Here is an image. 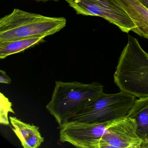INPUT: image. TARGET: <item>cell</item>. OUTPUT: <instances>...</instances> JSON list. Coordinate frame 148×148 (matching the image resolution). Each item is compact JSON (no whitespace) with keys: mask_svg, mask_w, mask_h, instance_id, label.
Here are the masks:
<instances>
[{"mask_svg":"<svg viewBox=\"0 0 148 148\" xmlns=\"http://www.w3.org/2000/svg\"><path fill=\"white\" fill-rule=\"evenodd\" d=\"M114 80L121 91L139 98L148 97V53L131 35L119 59Z\"/></svg>","mask_w":148,"mask_h":148,"instance_id":"1","label":"cell"},{"mask_svg":"<svg viewBox=\"0 0 148 148\" xmlns=\"http://www.w3.org/2000/svg\"><path fill=\"white\" fill-rule=\"evenodd\" d=\"M64 17H50L15 8L0 19V42L53 35L66 25Z\"/></svg>","mask_w":148,"mask_h":148,"instance_id":"2","label":"cell"},{"mask_svg":"<svg viewBox=\"0 0 148 148\" xmlns=\"http://www.w3.org/2000/svg\"><path fill=\"white\" fill-rule=\"evenodd\" d=\"M103 92L98 82L56 81L51 101L46 108L59 125V128L70 117Z\"/></svg>","mask_w":148,"mask_h":148,"instance_id":"3","label":"cell"},{"mask_svg":"<svg viewBox=\"0 0 148 148\" xmlns=\"http://www.w3.org/2000/svg\"><path fill=\"white\" fill-rule=\"evenodd\" d=\"M136 97L121 91L99 96L68 119L59 128L71 124H99L126 116L134 104Z\"/></svg>","mask_w":148,"mask_h":148,"instance_id":"4","label":"cell"},{"mask_svg":"<svg viewBox=\"0 0 148 148\" xmlns=\"http://www.w3.org/2000/svg\"><path fill=\"white\" fill-rule=\"evenodd\" d=\"M77 14L98 16L117 26L124 32L136 27L125 10L116 0H66Z\"/></svg>","mask_w":148,"mask_h":148,"instance_id":"5","label":"cell"},{"mask_svg":"<svg viewBox=\"0 0 148 148\" xmlns=\"http://www.w3.org/2000/svg\"><path fill=\"white\" fill-rule=\"evenodd\" d=\"M118 120L103 123L64 125L60 128V141L62 143H69L77 148H99V139Z\"/></svg>","mask_w":148,"mask_h":148,"instance_id":"6","label":"cell"},{"mask_svg":"<svg viewBox=\"0 0 148 148\" xmlns=\"http://www.w3.org/2000/svg\"><path fill=\"white\" fill-rule=\"evenodd\" d=\"M142 144L136 121L127 116L117 120L99 140V148H141Z\"/></svg>","mask_w":148,"mask_h":148,"instance_id":"7","label":"cell"},{"mask_svg":"<svg viewBox=\"0 0 148 148\" xmlns=\"http://www.w3.org/2000/svg\"><path fill=\"white\" fill-rule=\"evenodd\" d=\"M128 14L136 27L132 32L148 39V9L138 0H116Z\"/></svg>","mask_w":148,"mask_h":148,"instance_id":"8","label":"cell"},{"mask_svg":"<svg viewBox=\"0 0 148 148\" xmlns=\"http://www.w3.org/2000/svg\"><path fill=\"white\" fill-rule=\"evenodd\" d=\"M12 130L25 148H38L45 139L39 131V128L27 123L15 117H9Z\"/></svg>","mask_w":148,"mask_h":148,"instance_id":"9","label":"cell"},{"mask_svg":"<svg viewBox=\"0 0 148 148\" xmlns=\"http://www.w3.org/2000/svg\"><path fill=\"white\" fill-rule=\"evenodd\" d=\"M126 116L136 121L137 133L143 141L141 148H148V97L136 99Z\"/></svg>","mask_w":148,"mask_h":148,"instance_id":"10","label":"cell"},{"mask_svg":"<svg viewBox=\"0 0 148 148\" xmlns=\"http://www.w3.org/2000/svg\"><path fill=\"white\" fill-rule=\"evenodd\" d=\"M46 37H32L0 42V59H4L19 53L41 42Z\"/></svg>","mask_w":148,"mask_h":148,"instance_id":"11","label":"cell"},{"mask_svg":"<svg viewBox=\"0 0 148 148\" xmlns=\"http://www.w3.org/2000/svg\"><path fill=\"white\" fill-rule=\"evenodd\" d=\"M0 94V123L3 125H9L10 123L8 118V112L15 114V112L12 108V103L8 99L2 92Z\"/></svg>","mask_w":148,"mask_h":148,"instance_id":"12","label":"cell"},{"mask_svg":"<svg viewBox=\"0 0 148 148\" xmlns=\"http://www.w3.org/2000/svg\"><path fill=\"white\" fill-rule=\"evenodd\" d=\"M0 83L1 84H10L12 82V80L10 77L7 75L6 73L3 70L0 71Z\"/></svg>","mask_w":148,"mask_h":148,"instance_id":"13","label":"cell"},{"mask_svg":"<svg viewBox=\"0 0 148 148\" xmlns=\"http://www.w3.org/2000/svg\"><path fill=\"white\" fill-rule=\"evenodd\" d=\"M146 8L148 9V0H138Z\"/></svg>","mask_w":148,"mask_h":148,"instance_id":"14","label":"cell"},{"mask_svg":"<svg viewBox=\"0 0 148 148\" xmlns=\"http://www.w3.org/2000/svg\"><path fill=\"white\" fill-rule=\"evenodd\" d=\"M35 1H43V2H46V1H58L59 0H35Z\"/></svg>","mask_w":148,"mask_h":148,"instance_id":"15","label":"cell"},{"mask_svg":"<svg viewBox=\"0 0 148 148\" xmlns=\"http://www.w3.org/2000/svg\"></svg>","mask_w":148,"mask_h":148,"instance_id":"16","label":"cell"}]
</instances>
